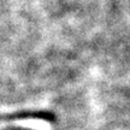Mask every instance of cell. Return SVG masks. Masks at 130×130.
<instances>
[{
  "mask_svg": "<svg viewBox=\"0 0 130 130\" xmlns=\"http://www.w3.org/2000/svg\"><path fill=\"white\" fill-rule=\"evenodd\" d=\"M22 119H40L48 123H56L57 117L51 111H17L0 115V122H14Z\"/></svg>",
  "mask_w": 130,
  "mask_h": 130,
  "instance_id": "6da1fadb",
  "label": "cell"
},
{
  "mask_svg": "<svg viewBox=\"0 0 130 130\" xmlns=\"http://www.w3.org/2000/svg\"><path fill=\"white\" fill-rule=\"evenodd\" d=\"M1 130H34V129H28V128H22V126H9V128H4Z\"/></svg>",
  "mask_w": 130,
  "mask_h": 130,
  "instance_id": "7a4b0ae2",
  "label": "cell"
}]
</instances>
